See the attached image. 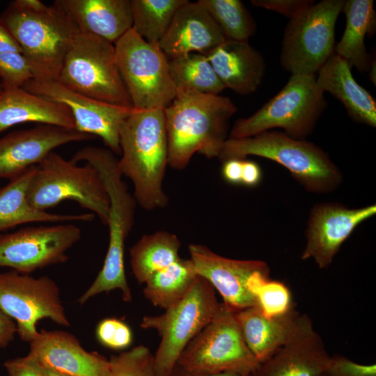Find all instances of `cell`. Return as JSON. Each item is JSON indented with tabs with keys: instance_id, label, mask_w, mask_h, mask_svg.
Wrapping results in <instances>:
<instances>
[{
	"instance_id": "obj_23",
	"label": "cell",
	"mask_w": 376,
	"mask_h": 376,
	"mask_svg": "<svg viewBox=\"0 0 376 376\" xmlns=\"http://www.w3.org/2000/svg\"><path fill=\"white\" fill-rule=\"evenodd\" d=\"M81 33L113 45L132 28L130 0H56Z\"/></svg>"
},
{
	"instance_id": "obj_27",
	"label": "cell",
	"mask_w": 376,
	"mask_h": 376,
	"mask_svg": "<svg viewBox=\"0 0 376 376\" xmlns=\"http://www.w3.org/2000/svg\"><path fill=\"white\" fill-rule=\"evenodd\" d=\"M36 168V165L31 166L0 187V232L34 222L61 224L94 219L95 214L92 212L56 214L33 207L27 198V190Z\"/></svg>"
},
{
	"instance_id": "obj_12",
	"label": "cell",
	"mask_w": 376,
	"mask_h": 376,
	"mask_svg": "<svg viewBox=\"0 0 376 376\" xmlns=\"http://www.w3.org/2000/svg\"><path fill=\"white\" fill-rule=\"evenodd\" d=\"M344 0L314 3L290 19L282 43L281 63L293 75H315L335 49V26Z\"/></svg>"
},
{
	"instance_id": "obj_14",
	"label": "cell",
	"mask_w": 376,
	"mask_h": 376,
	"mask_svg": "<svg viewBox=\"0 0 376 376\" xmlns=\"http://www.w3.org/2000/svg\"><path fill=\"white\" fill-rule=\"evenodd\" d=\"M81 238V229L72 223L29 226L0 234V267L29 274L64 263L68 251Z\"/></svg>"
},
{
	"instance_id": "obj_17",
	"label": "cell",
	"mask_w": 376,
	"mask_h": 376,
	"mask_svg": "<svg viewBox=\"0 0 376 376\" xmlns=\"http://www.w3.org/2000/svg\"><path fill=\"white\" fill-rule=\"evenodd\" d=\"M330 357L311 319L299 314L285 343L254 373L256 376H323Z\"/></svg>"
},
{
	"instance_id": "obj_10",
	"label": "cell",
	"mask_w": 376,
	"mask_h": 376,
	"mask_svg": "<svg viewBox=\"0 0 376 376\" xmlns=\"http://www.w3.org/2000/svg\"><path fill=\"white\" fill-rule=\"evenodd\" d=\"M117 65L132 107L138 110L164 109L176 88L169 60L159 42H149L132 28L115 44Z\"/></svg>"
},
{
	"instance_id": "obj_35",
	"label": "cell",
	"mask_w": 376,
	"mask_h": 376,
	"mask_svg": "<svg viewBox=\"0 0 376 376\" xmlns=\"http://www.w3.org/2000/svg\"><path fill=\"white\" fill-rule=\"evenodd\" d=\"M256 306L268 318L283 315L295 308L292 295L287 285L269 279L254 295Z\"/></svg>"
},
{
	"instance_id": "obj_38",
	"label": "cell",
	"mask_w": 376,
	"mask_h": 376,
	"mask_svg": "<svg viewBox=\"0 0 376 376\" xmlns=\"http://www.w3.org/2000/svg\"><path fill=\"white\" fill-rule=\"evenodd\" d=\"M325 376H376V365L361 364L348 358L335 354L331 356Z\"/></svg>"
},
{
	"instance_id": "obj_1",
	"label": "cell",
	"mask_w": 376,
	"mask_h": 376,
	"mask_svg": "<svg viewBox=\"0 0 376 376\" xmlns=\"http://www.w3.org/2000/svg\"><path fill=\"white\" fill-rule=\"evenodd\" d=\"M237 111L228 97L176 88L174 99L164 109L168 164L184 169L196 152L208 159L218 157Z\"/></svg>"
},
{
	"instance_id": "obj_31",
	"label": "cell",
	"mask_w": 376,
	"mask_h": 376,
	"mask_svg": "<svg viewBox=\"0 0 376 376\" xmlns=\"http://www.w3.org/2000/svg\"><path fill=\"white\" fill-rule=\"evenodd\" d=\"M175 88H187L200 93L219 95L226 88L207 56L190 53L169 61Z\"/></svg>"
},
{
	"instance_id": "obj_26",
	"label": "cell",
	"mask_w": 376,
	"mask_h": 376,
	"mask_svg": "<svg viewBox=\"0 0 376 376\" xmlns=\"http://www.w3.org/2000/svg\"><path fill=\"white\" fill-rule=\"evenodd\" d=\"M299 313L268 318L255 305L235 312L243 339L259 364L269 359L287 340Z\"/></svg>"
},
{
	"instance_id": "obj_24",
	"label": "cell",
	"mask_w": 376,
	"mask_h": 376,
	"mask_svg": "<svg viewBox=\"0 0 376 376\" xmlns=\"http://www.w3.org/2000/svg\"><path fill=\"white\" fill-rule=\"evenodd\" d=\"M27 122L75 130L74 118L65 105L23 88H3L0 93V133Z\"/></svg>"
},
{
	"instance_id": "obj_46",
	"label": "cell",
	"mask_w": 376,
	"mask_h": 376,
	"mask_svg": "<svg viewBox=\"0 0 376 376\" xmlns=\"http://www.w3.org/2000/svg\"><path fill=\"white\" fill-rule=\"evenodd\" d=\"M43 369L45 376H69L48 367L43 366Z\"/></svg>"
},
{
	"instance_id": "obj_40",
	"label": "cell",
	"mask_w": 376,
	"mask_h": 376,
	"mask_svg": "<svg viewBox=\"0 0 376 376\" xmlns=\"http://www.w3.org/2000/svg\"><path fill=\"white\" fill-rule=\"evenodd\" d=\"M3 366L8 376H45L43 366L30 353L7 360Z\"/></svg>"
},
{
	"instance_id": "obj_22",
	"label": "cell",
	"mask_w": 376,
	"mask_h": 376,
	"mask_svg": "<svg viewBox=\"0 0 376 376\" xmlns=\"http://www.w3.org/2000/svg\"><path fill=\"white\" fill-rule=\"evenodd\" d=\"M205 55L224 86L236 93L251 94L263 81L265 61L248 41L226 40Z\"/></svg>"
},
{
	"instance_id": "obj_15",
	"label": "cell",
	"mask_w": 376,
	"mask_h": 376,
	"mask_svg": "<svg viewBox=\"0 0 376 376\" xmlns=\"http://www.w3.org/2000/svg\"><path fill=\"white\" fill-rule=\"evenodd\" d=\"M22 88L68 107L74 118L76 130L100 137L111 151L120 155V126L135 109L88 97L67 88L57 80L32 79Z\"/></svg>"
},
{
	"instance_id": "obj_49",
	"label": "cell",
	"mask_w": 376,
	"mask_h": 376,
	"mask_svg": "<svg viewBox=\"0 0 376 376\" xmlns=\"http://www.w3.org/2000/svg\"><path fill=\"white\" fill-rule=\"evenodd\" d=\"M323 376H325L324 375Z\"/></svg>"
},
{
	"instance_id": "obj_28",
	"label": "cell",
	"mask_w": 376,
	"mask_h": 376,
	"mask_svg": "<svg viewBox=\"0 0 376 376\" xmlns=\"http://www.w3.org/2000/svg\"><path fill=\"white\" fill-rule=\"evenodd\" d=\"M373 0L345 1L343 10L346 26L334 53L346 60L360 72L370 69V58L364 43L366 35H372L375 28V12Z\"/></svg>"
},
{
	"instance_id": "obj_34",
	"label": "cell",
	"mask_w": 376,
	"mask_h": 376,
	"mask_svg": "<svg viewBox=\"0 0 376 376\" xmlns=\"http://www.w3.org/2000/svg\"><path fill=\"white\" fill-rule=\"evenodd\" d=\"M109 361V376H157L154 354L143 345L112 355Z\"/></svg>"
},
{
	"instance_id": "obj_41",
	"label": "cell",
	"mask_w": 376,
	"mask_h": 376,
	"mask_svg": "<svg viewBox=\"0 0 376 376\" xmlns=\"http://www.w3.org/2000/svg\"><path fill=\"white\" fill-rule=\"evenodd\" d=\"M17 331L15 322L0 308V348L6 347Z\"/></svg>"
},
{
	"instance_id": "obj_45",
	"label": "cell",
	"mask_w": 376,
	"mask_h": 376,
	"mask_svg": "<svg viewBox=\"0 0 376 376\" xmlns=\"http://www.w3.org/2000/svg\"><path fill=\"white\" fill-rule=\"evenodd\" d=\"M237 373L225 372L215 374H198L189 372L176 364L169 376H248Z\"/></svg>"
},
{
	"instance_id": "obj_29",
	"label": "cell",
	"mask_w": 376,
	"mask_h": 376,
	"mask_svg": "<svg viewBox=\"0 0 376 376\" xmlns=\"http://www.w3.org/2000/svg\"><path fill=\"white\" fill-rule=\"evenodd\" d=\"M181 243L178 237L166 231L145 235L130 249L132 274L140 284L154 273L180 258Z\"/></svg>"
},
{
	"instance_id": "obj_43",
	"label": "cell",
	"mask_w": 376,
	"mask_h": 376,
	"mask_svg": "<svg viewBox=\"0 0 376 376\" xmlns=\"http://www.w3.org/2000/svg\"><path fill=\"white\" fill-rule=\"evenodd\" d=\"M243 159H230L224 162L222 175L229 183L241 184Z\"/></svg>"
},
{
	"instance_id": "obj_7",
	"label": "cell",
	"mask_w": 376,
	"mask_h": 376,
	"mask_svg": "<svg viewBox=\"0 0 376 376\" xmlns=\"http://www.w3.org/2000/svg\"><path fill=\"white\" fill-rule=\"evenodd\" d=\"M327 107L316 75H293L285 86L256 113L237 120L228 139L253 136L273 128H282L299 140L309 135Z\"/></svg>"
},
{
	"instance_id": "obj_37",
	"label": "cell",
	"mask_w": 376,
	"mask_h": 376,
	"mask_svg": "<svg viewBox=\"0 0 376 376\" xmlns=\"http://www.w3.org/2000/svg\"><path fill=\"white\" fill-rule=\"evenodd\" d=\"M96 336L104 346L113 350H124L132 343L133 334L125 322L117 318H105L97 326Z\"/></svg>"
},
{
	"instance_id": "obj_19",
	"label": "cell",
	"mask_w": 376,
	"mask_h": 376,
	"mask_svg": "<svg viewBox=\"0 0 376 376\" xmlns=\"http://www.w3.org/2000/svg\"><path fill=\"white\" fill-rule=\"evenodd\" d=\"M93 139L76 130L47 125L10 132L0 139V178L14 179L61 146Z\"/></svg>"
},
{
	"instance_id": "obj_20",
	"label": "cell",
	"mask_w": 376,
	"mask_h": 376,
	"mask_svg": "<svg viewBox=\"0 0 376 376\" xmlns=\"http://www.w3.org/2000/svg\"><path fill=\"white\" fill-rule=\"evenodd\" d=\"M29 343V353L43 366L69 376H109V360L86 351L68 331L41 330Z\"/></svg>"
},
{
	"instance_id": "obj_42",
	"label": "cell",
	"mask_w": 376,
	"mask_h": 376,
	"mask_svg": "<svg viewBox=\"0 0 376 376\" xmlns=\"http://www.w3.org/2000/svg\"><path fill=\"white\" fill-rule=\"evenodd\" d=\"M262 178V172L258 164L253 161H242L241 184L253 187L258 185Z\"/></svg>"
},
{
	"instance_id": "obj_36",
	"label": "cell",
	"mask_w": 376,
	"mask_h": 376,
	"mask_svg": "<svg viewBox=\"0 0 376 376\" xmlns=\"http://www.w3.org/2000/svg\"><path fill=\"white\" fill-rule=\"evenodd\" d=\"M33 78V70L22 53L0 54V81L3 88H22Z\"/></svg>"
},
{
	"instance_id": "obj_39",
	"label": "cell",
	"mask_w": 376,
	"mask_h": 376,
	"mask_svg": "<svg viewBox=\"0 0 376 376\" xmlns=\"http://www.w3.org/2000/svg\"><path fill=\"white\" fill-rule=\"evenodd\" d=\"M308 0H251L253 6L279 13L290 19L314 3Z\"/></svg>"
},
{
	"instance_id": "obj_11",
	"label": "cell",
	"mask_w": 376,
	"mask_h": 376,
	"mask_svg": "<svg viewBox=\"0 0 376 376\" xmlns=\"http://www.w3.org/2000/svg\"><path fill=\"white\" fill-rule=\"evenodd\" d=\"M177 364L198 374L233 372L245 375L260 365L243 339L235 312L223 303L186 346Z\"/></svg>"
},
{
	"instance_id": "obj_2",
	"label": "cell",
	"mask_w": 376,
	"mask_h": 376,
	"mask_svg": "<svg viewBox=\"0 0 376 376\" xmlns=\"http://www.w3.org/2000/svg\"><path fill=\"white\" fill-rule=\"evenodd\" d=\"M119 136L118 166L132 182L136 201L147 210L164 207L169 199L162 183L169 151L164 109H134L123 122Z\"/></svg>"
},
{
	"instance_id": "obj_9",
	"label": "cell",
	"mask_w": 376,
	"mask_h": 376,
	"mask_svg": "<svg viewBox=\"0 0 376 376\" xmlns=\"http://www.w3.org/2000/svg\"><path fill=\"white\" fill-rule=\"evenodd\" d=\"M216 291L198 276L188 294L157 315L143 317L140 326L161 338L154 354L157 376H169L189 343L211 321L220 307Z\"/></svg>"
},
{
	"instance_id": "obj_30",
	"label": "cell",
	"mask_w": 376,
	"mask_h": 376,
	"mask_svg": "<svg viewBox=\"0 0 376 376\" xmlns=\"http://www.w3.org/2000/svg\"><path fill=\"white\" fill-rule=\"evenodd\" d=\"M198 275L190 259L180 258L152 274L144 283V297L164 310L174 306L191 290Z\"/></svg>"
},
{
	"instance_id": "obj_13",
	"label": "cell",
	"mask_w": 376,
	"mask_h": 376,
	"mask_svg": "<svg viewBox=\"0 0 376 376\" xmlns=\"http://www.w3.org/2000/svg\"><path fill=\"white\" fill-rule=\"evenodd\" d=\"M0 308L15 322L20 338L29 343L38 336L41 319L70 325L60 289L47 276L36 278L15 270L0 273Z\"/></svg>"
},
{
	"instance_id": "obj_6",
	"label": "cell",
	"mask_w": 376,
	"mask_h": 376,
	"mask_svg": "<svg viewBox=\"0 0 376 376\" xmlns=\"http://www.w3.org/2000/svg\"><path fill=\"white\" fill-rule=\"evenodd\" d=\"M27 198L33 207L43 211L72 200L97 215L103 225L108 223L109 200L98 172L88 164L80 166L54 151L36 165Z\"/></svg>"
},
{
	"instance_id": "obj_47",
	"label": "cell",
	"mask_w": 376,
	"mask_h": 376,
	"mask_svg": "<svg viewBox=\"0 0 376 376\" xmlns=\"http://www.w3.org/2000/svg\"><path fill=\"white\" fill-rule=\"evenodd\" d=\"M3 88V85H2L1 82L0 81V93L2 92Z\"/></svg>"
},
{
	"instance_id": "obj_25",
	"label": "cell",
	"mask_w": 376,
	"mask_h": 376,
	"mask_svg": "<svg viewBox=\"0 0 376 376\" xmlns=\"http://www.w3.org/2000/svg\"><path fill=\"white\" fill-rule=\"evenodd\" d=\"M316 84L339 100L352 120L375 127V100L354 79L346 60L334 53L318 72Z\"/></svg>"
},
{
	"instance_id": "obj_3",
	"label": "cell",
	"mask_w": 376,
	"mask_h": 376,
	"mask_svg": "<svg viewBox=\"0 0 376 376\" xmlns=\"http://www.w3.org/2000/svg\"><path fill=\"white\" fill-rule=\"evenodd\" d=\"M70 161L84 162L93 166L99 173L109 200V246L104 264L95 279L85 291L87 298L102 292L119 290L126 302L132 300L127 281L124 250L125 240L134 221L136 200L123 180L118 159L109 149L86 146L76 152Z\"/></svg>"
},
{
	"instance_id": "obj_16",
	"label": "cell",
	"mask_w": 376,
	"mask_h": 376,
	"mask_svg": "<svg viewBox=\"0 0 376 376\" xmlns=\"http://www.w3.org/2000/svg\"><path fill=\"white\" fill-rule=\"evenodd\" d=\"M188 249L198 275L219 293L227 308L237 312L256 305L246 283L255 272L269 269L267 263L258 260L225 258L203 244H190Z\"/></svg>"
},
{
	"instance_id": "obj_44",
	"label": "cell",
	"mask_w": 376,
	"mask_h": 376,
	"mask_svg": "<svg viewBox=\"0 0 376 376\" xmlns=\"http://www.w3.org/2000/svg\"><path fill=\"white\" fill-rule=\"evenodd\" d=\"M8 52L22 53V49L11 33L0 22V54Z\"/></svg>"
},
{
	"instance_id": "obj_32",
	"label": "cell",
	"mask_w": 376,
	"mask_h": 376,
	"mask_svg": "<svg viewBox=\"0 0 376 376\" xmlns=\"http://www.w3.org/2000/svg\"><path fill=\"white\" fill-rule=\"evenodd\" d=\"M187 0H130L132 29L149 42H159L178 9Z\"/></svg>"
},
{
	"instance_id": "obj_5",
	"label": "cell",
	"mask_w": 376,
	"mask_h": 376,
	"mask_svg": "<svg viewBox=\"0 0 376 376\" xmlns=\"http://www.w3.org/2000/svg\"><path fill=\"white\" fill-rule=\"evenodd\" d=\"M248 155L265 157L283 166L311 192H330L342 180L340 171L322 148L285 133L265 131L246 138H228L218 158L224 162L244 159Z\"/></svg>"
},
{
	"instance_id": "obj_18",
	"label": "cell",
	"mask_w": 376,
	"mask_h": 376,
	"mask_svg": "<svg viewBox=\"0 0 376 376\" xmlns=\"http://www.w3.org/2000/svg\"><path fill=\"white\" fill-rule=\"evenodd\" d=\"M375 213V205L353 209L331 203L316 205L308 222L301 259L312 258L321 269L329 267L354 228Z\"/></svg>"
},
{
	"instance_id": "obj_33",
	"label": "cell",
	"mask_w": 376,
	"mask_h": 376,
	"mask_svg": "<svg viewBox=\"0 0 376 376\" xmlns=\"http://www.w3.org/2000/svg\"><path fill=\"white\" fill-rule=\"evenodd\" d=\"M219 26L226 40L248 41L256 30L251 13L240 0H198Z\"/></svg>"
},
{
	"instance_id": "obj_4",
	"label": "cell",
	"mask_w": 376,
	"mask_h": 376,
	"mask_svg": "<svg viewBox=\"0 0 376 376\" xmlns=\"http://www.w3.org/2000/svg\"><path fill=\"white\" fill-rule=\"evenodd\" d=\"M0 22L21 47L33 79L58 80L70 46L80 32L64 10L55 2L32 10L14 1L1 14Z\"/></svg>"
},
{
	"instance_id": "obj_21",
	"label": "cell",
	"mask_w": 376,
	"mask_h": 376,
	"mask_svg": "<svg viewBox=\"0 0 376 376\" xmlns=\"http://www.w3.org/2000/svg\"><path fill=\"white\" fill-rule=\"evenodd\" d=\"M226 40L219 26L198 2L187 1L175 12L160 48L171 58L190 53L206 54Z\"/></svg>"
},
{
	"instance_id": "obj_8",
	"label": "cell",
	"mask_w": 376,
	"mask_h": 376,
	"mask_svg": "<svg viewBox=\"0 0 376 376\" xmlns=\"http://www.w3.org/2000/svg\"><path fill=\"white\" fill-rule=\"evenodd\" d=\"M57 81L88 97L133 107L117 65L114 45L97 36L81 32L77 35Z\"/></svg>"
},
{
	"instance_id": "obj_48",
	"label": "cell",
	"mask_w": 376,
	"mask_h": 376,
	"mask_svg": "<svg viewBox=\"0 0 376 376\" xmlns=\"http://www.w3.org/2000/svg\"><path fill=\"white\" fill-rule=\"evenodd\" d=\"M248 376H256V375L254 373V371L251 373H250Z\"/></svg>"
}]
</instances>
